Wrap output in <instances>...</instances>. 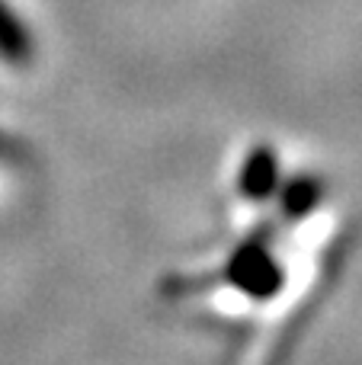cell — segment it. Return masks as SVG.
<instances>
[{
    "mask_svg": "<svg viewBox=\"0 0 362 365\" xmlns=\"http://www.w3.org/2000/svg\"><path fill=\"white\" fill-rule=\"evenodd\" d=\"M269 247L263 240H250L237 250V257L231 259V282L237 289H244L247 295H273L276 289L282 285V269L276 266V259L269 257Z\"/></svg>",
    "mask_w": 362,
    "mask_h": 365,
    "instance_id": "1",
    "label": "cell"
},
{
    "mask_svg": "<svg viewBox=\"0 0 362 365\" xmlns=\"http://www.w3.org/2000/svg\"><path fill=\"white\" fill-rule=\"evenodd\" d=\"M237 189L247 199H269L279 189V158H276V151L269 145H260L247 154V160L241 167Z\"/></svg>",
    "mask_w": 362,
    "mask_h": 365,
    "instance_id": "2",
    "label": "cell"
},
{
    "mask_svg": "<svg viewBox=\"0 0 362 365\" xmlns=\"http://www.w3.org/2000/svg\"><path fill=\"white\" fill-rule=\"evenodd\" d=\"M0 58L10 64H23L32 58V32L6 0H0Z\"/></svg>",
    "mask_w": 362,
    "mask_h": 365,
    "instance_id": "3",
    "label": "cell"
},
{
    "mask_svg": "<svg viewBox=\"0 0 362 365\" xmlns=\"http://www.w3.org/2000/svg\"><path fill=\"white\" fill-rule=\"evenodd\" d=\"M321 199V182L318 180H295L292 186H286L282 192V212L286 215H305L308 208H314V202Z\"/></svg>",
    "mask_w": 362,
    "mask_h": 365,
    "instance_id": "4",
    "label": "cell"
}]
</instances>
